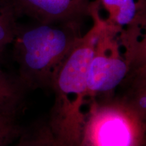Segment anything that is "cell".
<instances>
[{"instance_id": "6da1fadb", "label": "cell", "mask_w": 146, "mask_h": 146, "mask_svg": "<svg viewBox=\"0 0 146 146\" xmlns=\"http://www.w3.org/2000/svg\"><path fill=\"white\" fill-rule=\"evenodd\" d=\"M93 25L78 38L58 69L51 88L55 102L47 124L53 134L68 146H77L85 118L83 107L88 96L87 74L100 36L106 23L100 13L98 1L91 2Z\"/></svg>"}, {"instance_id": "7a4b0ae2", "label": "cell", "mask_w": 146, "mask_h": 146, "mask_svg": "<svg viewBox=\"0 0 146 146\" xmlns=\"http://www.w3.org/2000/svg\"><path fill=\"white\" fill-rule=\"evenodd\" d=\"M80 36L77 23L18 26L12 43L18 78L25 88H51L62 62Z\"/></svg>"}, {"instance_id": "3957f363", "label": "cell", "mask_w": 146, "mask_h": 146, "mask_svg": "<svg viewBox=\"0 0 146 146\" xmlns=\"http://www.w3.org/2000/svg\"><path fill=\"white\" fill-rule=\"evenodd\" d=\"M145 122L124 100H94L77 146H145Z\"/></svg>"}, {"instance_id": "277c9868", "label": "cell", "mask_w": 146, "mask_h": 146, "mask_svg": "<svg viewBox=\"0 0 146 146\" xmlns=\"http://www.w3.org/2000/svg\"><path fill=\"white\" fill-rule=\"evenodd\" d=\"M118 33L116 29L106 23L89 67L87 80L89 97L110 94L131 72L130 62L120 52L116 39Z\"/></svg>"}, {"instance_id": "5b68a950", "label": "cell", "mask_w": 146, "mask_h": 146, "mask_svg": "<svg viewBox=\"0 0 146 146\" xmlns=\"http://www.w3.org/2000/svg\"><path fill=\"white\" fill-rule=\"evenodd\" d=\"M14 15L24 14L41 24L77 23L90 16V0H9Z\"/></svg>"}, {"instance_id": "8992f818", "label": "cell", "mask_w": 146, "mask_h": 146, "mask_svg": "<svg viewBox=\"0 0 146 146\" xmlns=\"http://www.w3.org/2000/svg\"><path fill=\"white\" fill-rule=\"evenodd\" d=\"M98 2L108 14L105 21L119 33L145 25L146 0H98Z\"/></svg>"}, {"instance_id": "52a82bcc", "label": "cell", "mask_w": 146, "mask_h": 146, "mask_svg": "<svg viewBox=\"0 0 146 146\" xmlns=\"http://www.w3.org/2000/svg\"><path fill=\"white\" fill-rule=\"evenodd\" d=\"M27 91L18 76H12L0 68V115H16Z\"/></svg>"}, {"instance_id": "ba28073f", "label": "cell", "mask_w": 146, "mask_h": 146, "mask_svg": "<svg viewBox=\"0 0 146 146\" xmlns=\"http://www.w3.org/2000/svg\"><path fill=\"white\" fill-rule=\"evenodd\" d=\"M135 75L130 94L123 99L139 116L145 120L146 116V87L145 67L135 69Z\"/></svg>"}, {"instance_id": "9c48e42d", "label": "cell", "mask_w": 146, "mask_h": 146, "mask_svg": "<svg viewBox=\"0 0 146 146\" xmlns=\"http://www.w3.org/2000/svg\"><path fill=\"white\" fill-rule=\"evenodd\" d=\"M16 115H0V146L18 141L25 129L18 123Z\"/></svg>"}, {"instance_id": "30bf717a", "label": "cell", "mask_w": 146, "mask_h": 146, "mask_svg": "<svg viewBox=\"0 0 146 146\" xmlns=\"http://www.w3.org/2000/svg\"><path fill=\"white\" fill-rule=\"evenodd\" d=\"M17 28L15 16L6 4L0 10V55L7 45L12 43Z\"/></svg>"}, {"instance_id": "8fae6325", "label": "cell", "mask_w": 146, "mask_h": 146, "mask_svg": "<svg viewBox=\"0 0 146 146\" xmlns=\"http://www.w3.org/2000/svg\"><path fill=\"white\" fill-rule=\"evenodd\" d=\"M52 132L48 125L38 127L34 131L25 129L16 146H52Z\"/></svg>"}, {"instance_id": "7c38bea8", "label": "cell", "mask_w": 146, "mask_h": 146, "mask_svg": "<svg viewBox=\"0 0 146 146\" xmlns=\"http://www.w3.org/2000/svg\"><path fill=\"white\" fill-rule=\"evenodd\" d=\"M52 146H68L66 144L63 143L62 141H61L60 140L58 139L57 137H56V136L53 134L52 133Z\"/></svg>"}]
</instances>
